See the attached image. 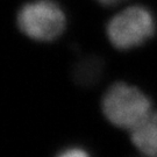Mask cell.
I'll list each match as a JSON object with an SVG mask.
<instances>
[{
	"label": "cell",
	"mask_w": 157,
	"mask_h": 157,
	"mask_svg": "<svg viewBox=\"0 0 157 157\" xmlns=\"http://www.w3.org/2000/svg\"><path fill=\"white\" fill-rule=\"evenodd\" d=\"M134 146L148 157H157V113L149 114L132 130Z\"/></svg>",
	"instance_id": "277c9868"
},
{
	"label": "cell",
	"mask_w": 157,
	"mask_h": 157,
	"mask_svg": "<svg viewBox=\"0 0 157 157\" xmlns=\"http://www.w3.org/2000/svg\"><path fill=\"white\" fill-rule=\"evenodd\" d=\"M65 15L52 0H36L23 5L17 13L19 29L28 37L48 42L57 39L65 28Z\"/></svg>",
	"instance_id": "3957f363"
},
{
	"label": "cell",
	"mask_w": 157,
	"mask_h": 157,
	"mask_svg": "<svg viewBox=\"0 0 157 157\" xmlns=\"http://www.w3.org/2000/svg\"><path fill=\"white\" fill-rule=\"evenodd\" d=\"M150 100L137 87L124 83L112 85L102 98V112L119 128H136L150 113Z\"/></svg>",
	"instance_id": "6da1fadb"
},
{
	"label": "cell",
	"mask_w": 157,
	"mask_h": 157,
	"mask_svg": "<svg viewBox=\"0 0 157 157\" xmlns=\"http://www.w3.org/2000/svg\"><path fill=\"white\" fill-rule=\"evenodd\" d=\"M97 1H99L102 5L112 6V5H117V4H119V2L122 1V0H97Z\"/></svg>",
	"instance_id": "52a82bcc"
},
{
	"label": "cell",
	"mask_w": 157,
	"mask_h": 157,
	"mask_svg": "<svg viewBox=\"0 0 157 157\" xmlns=\"http://www.w3.org/2000/svg\"><path fill=\"white\" fill-rule=\"evenodd\" d=\"M101 72V62L97 58H87L80 62L75 69V78L80 84L94 83Z\"/></svg>",
	"instance_id": "5b68a950"
},
{
	"label": "cell",
	"mask_w": 157,
	"mask_h": 157,
	"mask_svg": "<svg viewBox=\"0 0 157 157\" xmlns=\"http://www.w3.org/2000/svg\"><path fill=\"white\" fill-rule=\"evenodd\" d=\"M106 32L109 42L117 49L128 50L151 37L155 33V20L149 10L132 6L109 20Z\"/></svg>",
	"instance_id": "7a4b0ae2"
},
{
	"label": "cell",
	"mask_w": 157,
	"mask_h": 157,
	"mask_svg": "<svg viewBox=\"0 0 157 157\" xmlns=\"http://www.w3.org/2000/svg\"><path fill=\"white\" fill-rule=\"evenodd\" d=\"M56 157H90V155L84 149L73 147V148H67L65 150H63Z\"/></svg>",
	"instance_id": "8992f818"
}]
</instances>
